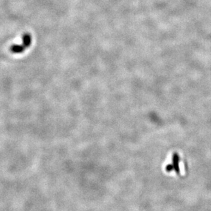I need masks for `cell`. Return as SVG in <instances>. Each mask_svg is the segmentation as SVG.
<instances>
[{
	"mask_svg": "<svg viewBox=\"0 0 211 211\" xmlns=\"http://www.w3.org/2000/svg\"><path fill=\"white\" fill-rule=\"evenodd\" d=\"M30 42H31L30 36H29L28 34H27V35L24 36V38H23V45L14 46H13V47H12V51H13V52H15V53H19V52H21V51H23L24 49H25L23 46L25 45V46H28L29 44H30Z\"/></svg>",
	"mask_w": 211,
	"mask_h": 211,
	"instance_id": "cell-1",
	"label": "cell"
},
{
	"mask_svg": "<svg viewBox=\"0 0 211 211\" xmlns=\"http://www.w3.org/2000/svg\"><path fill=\"white\" fill-rule=\"evenodd\" d=\"M172 163L174 170L178 174H180V168H179V156L177 153H174L172 157Z\"/></svg>",
	"mask_w": 211,
	"mask_h": 211,
	"instance_id": "cell-2",
	"label": "cell"
},
{
	"mask_svg": "<svg viewBox=\"0 0 211 211\" xmlns=\"http://www.w3.org/2000/svg\"><path fill=\"white\" fill-rule=\"evenodd\" d=\"M174 170V167L173 165H168L166 166V171L168 172H170Z\"/></svg>",
	"mask_w": 211,
	"mask_h": 211,
	"instance_id": "cell-3",
	"label": "cell"
}]
</instances>
